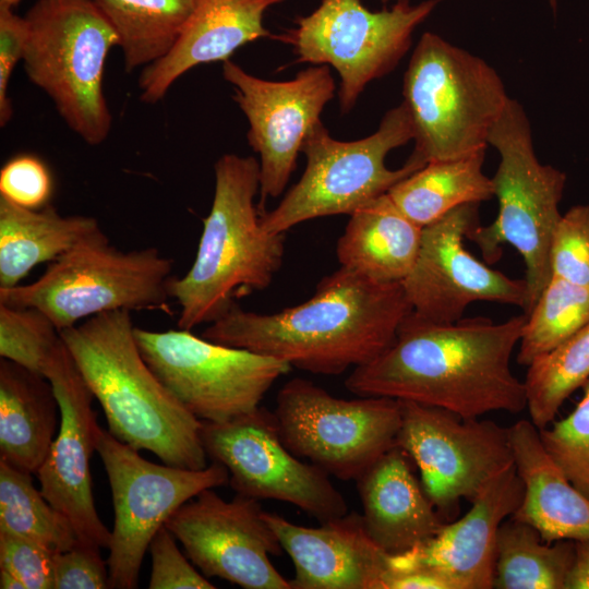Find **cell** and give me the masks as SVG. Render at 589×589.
I'll return each instance as SVG.
<instances>
[{
  "label": "cell",
  "mask_w": 589,
  "mask_h": 589,
  "mask_svg": "<svg viewBox=\"0 0 589 589\" xmlns=\"http://www.w3.org/2000/svg\"><path fill=\"white\" fill-rule=\"evenodd\" d=\"M399 401L396 443L419 469L422 486L444 521L457 515L461 500L473 502L514 462L508 428L440 407Z\"/></svg>",
  "instance_id": "obj_14"
},
{
  "label": "cell",
  "mask_w": 589,
  "mask_h": 589,
  "mask_svg": "<svg viewBox=\"0 0 589 589\" xmlns=\"http://www.w3.org/2000/svg\"><path fill=\"white\" fill-rule=\"evenodd\" d=\"M176 537L164 525L149 543L152 568L149 589H214L179 550Z\"/></svg>",
  "instance_id": "obj_39"
},
{
  "label": "cell",
  "mask_w": 589,
  "mask_h": 589,
  "mask_svg": "<svg viewBox=\"0 0 589 589\" xmlns=\"http://www.w3.org/2000/svg\"><path fill=\"white\" fill-rule=\"evenodd\" d=\"M284 0H195L193 10L170 51L143 68L140 99L161 100L173 83L191 69L225 62L242 46L261 38H276L264 26V14Z\"/></svg>",
  "instance_id": "obj_22"
},
{
  "label": "cell",
  "mask_w": 589,
  "mask_h": 589,
  "mask_svg": "<svg viewBox=\"0 0 589 589\" xmlns=\"http://www.w3.org/2000/svg\"><path fill=\"white\" fill-rule=\"evenodd\" d=\"M223 76L248 120L249 146L260 156L262 211L268 199L285 191L304 140L335 96V81L325 64H311L288 81H269L230 59L223 62Z\"/></svg>",
  "instance_id": "obj_16"
},
{
  "label": "cell",
  "mask_w": 589,
  "mask_h": 589,
  "mask_svg": "<svg viewBox=\"0 0 589 589\" xmlns=\"http://www.w3.org/2000/svg\"><path fill=\"white\" fill-rule=\"evenodd\" d=\"M51 383L38 373L0 360V460L36 473L60 425Z\"/></svg>",
  "instance_id": "obj_26"
},
{
  "label": "cell",
  "mask_w": 589,
  "mask_h": 589,
  "mask_svg": "<svg viewBox=\"0 0 589 589\" xmlns=\"http://www.w3.org/2000/svg\"><path fill=\"white\" fill-rule=\"evenodd\" d=\"M526 314L494 323L484 316L435 323L411 312L393 342L345 381L357 396H383L440 407L464 418L527 407L524 382L510 369Z\"/></svg>",
  "instance_id": "obj_1"
},
{
  "label": "cell",
  "mask_w": 589,
  "mask_h": 589,
  "mask_svg": "<svg viewBox=\"0 0 589 589\" xmlns=\"http://www.w3.org/2000/svg\"><path fill=\"white\" fill-rule=\"evenodd\" d=\"M422 229L385 193L349 215L336 245L338 262L376 283H402L416 263Z\"/></svg>",
  "instance_id": "obj_25"
},
{
  "label": "cell",
  "mask_w": 589,
  "mask_h": 589,
  "mask_svg": "<svg viewBox=\"0 0 589 589\" xmlns=\"http://www.w3.org/2000/svg\"><path fill=\"white\" fill-rule=\"evenodd\" d=\"M411 461L395 445L356 480L365 530L389 555L421 544L445 524L416 478Z\"/></svg>",
  "instance_id": "obj_23"
},
{
  "label": "cell",
  "mask_w": 589,
  "mask_h": 589,
  "mask_svg": "<svg viewBox=\"0 0 589 589\" xmlns=\"http://www.w3.org/2000/svg\"><path fill=\"white\" fill-rule=\"evenodd\" d=\"M263 517L294 565L292 589H382L389 554L371 539L361 514L347 513L320 527L273 513Z\"/></svg>",
  "instance_id": "obj_21"
},
{
  "label": "cell",
  "mask_w": 589,
  "mask_h": 589,
  "mask_svg": "<svg viewBox=\"0 0 589 589\" xmlns=\"http://www.w3.org/2000/svg\"><path fill=\"white\" fill-rule=\"evenodd\" d=\"M551 276L589 285V205L573 206L561 216L550 247Z\"/></svg>",
  "instance_id": "obj_36"
},
{
  "label": "cell",
  "mask_w": 589,
  "mask_h": 589,
  "mask_svg": "<svg viewBox=\"0 0 589 589\" xmlns=\"http://www.w3.org/2000/svg\"><path fill=\"white\" fill-rule=\"evenodd\" d=\"M21 0H0V7L4 8H14L20 3Z\"/></svg>",
  "instance_id": "obj_45"
},
{
  "label": "cell",
  "mask_w": 589,
  "mask_h": 589,
  "mask_svg": "<svg viewBox=\"0 0 589 589\" xmlns=\"http://www.w3.org/2000/svg\"><path fill=\"white\" fill-rule=\"evenodd\" d=\"M263 513L255 498L237 494L225 501L206 489L181 505L165 526L206 577L245 589H292L271 561L284 549Z\"/></svg>",
  "instance_id": "obj_17"
},
{
  "label": "cell",
  "mask_w": 589,
  "mask_h": 589,
  "mask_svg": "<svg viewBox=\"0 0 589 589\" xmlns=\"http://www.w3.org/2000/svg\"><path fill=\"white\" fill-rule=\"evenodd\" d=\"M413 139L409 113L401 103L389 109L371 135L339 141L318 122L303 142L306 166L279 204L262 213L265 231L285 235L290 228L320 217L351 215L424 165L408 158L389 169L387 154Z\"/></svg>",
  "instance_id": "obj_9"
},
{
  "label": "cell",
  "mask_w": 589,
  "mask_h": 589,
  "mask_svg": "<svg viewBox=\"0 0 589 589\" xmlns=\"http://www.w3.org/2000/svg\"><path fill=\"white\" fill-rule=\"evenodd\" d=\"M402 95L413 129L410 158L422 165L485 149L509 99L491 65L431 32L411 55Z\"/></svg>",
  "instance_id": "obj_5"
},
{
  "label": "cell",
  "mask_w": 589,
  "mask_h": 589,
  "mask_svg": "<svg viewBox=\"0 0 589 589\" xmlns=\"http://www.w3.org/2000/svg\"><path fill=\"white\" fill-rule=\"evenodd\" d=\"M575 409L539 430L542 446L569 483L589 498V380Z\"/></svg>",
  "instance_id": "obj_35"
},
{
  "label": "cell",
  "mask_w": 589,
  "mask_h": 589,
  "mask_svg": "<svg viewBox=\"0 0 589 589\" xmlns=\"http://www.w3.org/2000/svg\"><path fill=\"white\" fill-rule=\"evenodd\" d=\"M479 225V204L461 205L423 227L416 263L402 287L412 312L431 322L454 323L476 301L527 308V284L473 256L464 244Z\"/></svg>",
  "instance_id": "obj_18"
},
{
  "label": "cell",
  "mask_w": 589,
  "mask_h": 589,
  "mask_svg": "<svg viewBox=\"0 0 589 589\" xmlns=\"http://www.w3.org/2000/svg\"><path fill=\"white\" fill-rule=\"evenodd\" d=\"M441 0H396L369 10L361 0H321L310 14L276 39L292 47L297 62L325 64L339 74V107L349 112L366 85L395 69L409 50L414 29Z\"/></svg>",
  "instance_id": "obj_10"
},
{
  "label": "cell",
  "mask_w": 589,
  "mask_h": 589,
  "mask_svg": "<svg viewBox=\"0 0 589 589\" xmlns=\"http://www.w3.org/2000/svg\"><path fill=\"white\" fill-rule=\"evenodd\" d=\"M57 553L36 541L0 530V569L20 579L25 589H53Z\"/></svg>",
  "instance_id": "obj_38"
},
{
  "label": "cell",
  "mask_w": 589,
  "mask_h": 589,
  "mask_svg": "<svg viewBox=\"0 0 589 589\" xmlns=\"http://www.w3.org/2000/svg\"><path fill=\"white\" fill-rule=\"evenodd\" d=\"M575 554V541L545 542L533 526L505 519L496 536L493 588L565 589Z\"/></svg>",
  "instance_id": "obj_29"
},
{
  "label": "cell",
  "mask_w": 589,
  "mask_h": 589,
  "mask_svg": "<svg viewBox=\"0 0 589 589\" xmlns=\"http://www.w3.org/2000/svg\"><path fill=\"white\" fill-rule=\"evenodd\" d=\"M525 495L510 516L537 528L545 542L589 538V498L575 489L544 450L537 426L519 420L508 428Z\"/></svg>",
  "instance_id": "obj_24"
},
{
  "label": "cell",
  "mask_w": 589,
  "mask_h": 589,
  "mask_svg": "<svg viewBox=\"0 0 589 589\" xmlns=\"http://www.w3.org/2000/svg\"><path fill=\"white\" fill-rule=\"evenodd\" d=\"M411 312L401 283H376L340 266L306 301L267 314L233 305L202 337L338 375L381 354Z\"/></svg>",
  "instance_id": "obj_2"
},
{
  "label": "cell",
  "mask_w": 589,
  "mask_h": 589,
  "mask_svg": "<svg viewBox=\"0 0 589 589\" xmlns=\"http://www.w3.org/2000/svg\"><path fill=\"white\" fill-rule=\"evenodd\" d=\"M1 589H25L23 582L7 570L0 569Z\"/></svg>",
  "instance_id": "obj_44"
},
{
  "label": "cell",
  "mask_w": 589,
  "mask_h": 589,
  "mask_svg": "<svg viewBox=\"0 0 589 589\" xmlns=\"http://www.w3.org/2000/svg\"><path fill=\"white\" fill-rule=\"evenodd\" d=\"M524 381L530 421L551 423L566 398L589 380V323L553 349L534 358Z\"/></svg>",
  "instance_id": "obj_32"
},
{
  "label": "cell",
  "mask_w": 589,
  "mask_h": 589,
  "mask_svg": "<svg viewBox=\"0 0 589 589\" xmlns=\"http://www.w3.org/2000/svg\"><path fill=\"white\" fill-rule=\"evenodd\" d=\"M273 413L279 436L293 455L342 481H356L397 445L401 424L398 399L338 398L301 377L279 389Z\"/></svg>",
  "instance_id": "obj_11"
},
{
  "label": "cell",
  "mask_w": 589,
  "mask_h": 589,
  "mask_svg": "<svg viewBox=\"0 0 589 589\" xmlns=\"http://www.w3.org/2000/svg\"><path fill=\"white\" fill-rule=\"evenodd\" d=\"M60 330L41 311L0 303V356L43 374L60 341Z\"/></svg>",
  "instance_id": "obj_34"
},
{
  "label": "cell",
  "mask_w": 589,
  "mask_h": 589,
  "mask_svg": "<svg viewBox=\"0 0 589 589\" xmlns=\"http://www.w3.org/2000/svg\"><path fill=\"white\" fill-rule=\"evenodd\" d=\"M101 231L94 217L63 216L49 204L29 209L0 196V288L20 285L38 264Z\"/></svg>",
  "instance_id": "obj_27"
},
{
  "label": "cell",
  "mask_w": 589,
  "mask_h": 589,
  "mask_svg": "<svg viewBox=\"0 0 589 589\" xmlns=\"http://www.w3.org/2000/svg\"><path fill=\"white\" fill-rule=\"evenodd\" d=\"M201 438L208 459L227 469L237 494L292 504L320 522L348 513L329 474L285 446L265 408L225 422L202 421Z\"/></svg>",
  "instance_id": "obj_15"
},
{
  "label": "cell",
  "mask_w": 589,
  "mask_h": 589,
  "mask_svg": "<svg viewBox=\"0 0 589 589\" xmlns=\"http://www.w3.org/2000/svg\"><path fill=\"white\" fill-rule=\"evenodd\" d=\"M172 268L156 248L122 251L101 231L51 262L37 280L0 288V303L38 309L62 330L106 312L163 309Z\"/></svg>",
  "instance_id": "obj_8"
},
{
  "label": "cell",
  "mask_w": 589,
  "mask_h": 589,
  "mask_svg": "<svg viewBox=\"0 0 589 589\" xmlns=\"http://www.w3.org/2000/svg\"><path fill=\"white\" fill-rule=\"evenodd\" d=\"M141 354L163 385L201 421L225 422L254 411L291 365L221 345L189 329L134 327Z\"/></svg>",
  "instance_id": "obj_12"
},
{
  "label": "cell",
  "mask_w": 589,
  "mask_h": 589,
  "mask_svg": "<svg viewBox=\"0 0 589 589\" xmlns=\"http://www.w3.org/2000/svg\"><path fill=\"white\" fill-rule=\"evenodd\" d=\"M52 189L50 170L35 155H16L0 170V196L19 206L29 209L47 206Z\"/></svg>",
  "instance_id": "obj_37"
},
{
  "label": "cell",
  "mask_w": 589,
  "mask_h": 589,
  "mask_svg": "<svg viewBox=\"0 0 589 589\" xmlns=\"http://www.w3.org/2000/svg\"><path fill=\"white\" fill-rule=\"evenodd\" d=\"M524 495L525 485L513 462L485 485L466 515L445 522L434 537L411 550L389 555L388 568L429 569L450 589L493 588L497 530L517 512Z\"/></svg>",
  "instance_id": "obj_20"
},
{
  "label": "cell",
  "mask_w": 589,
  "mask_h": 589,
  "mask_svg": "<svg viewBox=\"0 0 589 589\" xmlns=\"http://www.w3.org/2000/svg\"><path fill=\"white\" fill-rule=\"evenodd\" d=\"M484 153L482 149L460 158L430 161L387 194L421 228L461 205L491 200L492 180L482 171Z\"/></svg>",
  "instance_id": "obj_28"
},
{
  "label": "cell",
  "mask_w": 589,
  "mask_h": 589,
  "mask_svg": "<svg viewBox=\"0 0 589 589\" xmlns=\"http://www.w3.org/2000/svg\"><path fill=\"white\" fill-rule=\"evenodd\" d=\"M384 4L388 3V2H393V1H396V0H381Z\"/></svg>",
  "instance_id": "obj_47"
},
{
  "label": "cell",
  "mask_w": 589,
  "mask_h": 589,
  "mask_svg": "<svg viewBox=\"0 0 589 589\" xmlns=\"http://www.w3.org/2000/svg\"><path fill=\"white\" fill-rule=\"evenodd\" d=\"M134 327L130 311L120 310L86 318L60 335L117 440L169 466L206 468L202 421L147 365Z\"/></svg>",
  "instance_id": "obj_3"
},
{
  "label": "cell",
  "mask_w": 589,
  "mask_h": 589,
  "mask_svg": "<svg viewBox=\"0 0 589 589\" xmlns=\"http://www.w3.org/2000/svg\"><path fill=\"white\" fill-rule=\"evenodd\" d=\"M106 588H109V572L100 548L79 542L72 549L56 554L53 589Z\"/></svg>",
  "instance_id": "obj_40"
},
{
  "label": "cell",
  "mask_w": 589,
  "mask_h": 589,
  "mask_svg": "<svg viewBox=\"0 0 589 589\" xmlns=\"http://www.w3.org/2000/svg\"><path fill=\"white\" fill-rule=\"evenodd\" d=\"M115 28L125 72L165 57L176 44L195 0H94Z\"/></svg>",
  "instance_id": "obj_30"
},
{
  "label": "cell",
  "mask_w": 589,
  "mask_h": 589,
  "mask_svg": "<svg viewBox=\"0 0 589 589\" xmlns=\"http://www.w3.org/2000/svg\"><path fill=\"white\" fill-rule=\"evenodd\" d=\"M24 17L28 80L76 135L101 144L112 125L103 83L108 53L119 47L115 28L94 0H37Z\"/></svg>",
  "instance_id": "obj_6"
},
{
  "label": "cell",
  "mask_w": 589,
  "mask_h": 589,
  "mask_svg": "<svg viewBox=\"0 0 589 589\" xmlns=\"http://www.w3.org/2000/svg\"><path fill=\"white\" fill-rule=\"evenodd\" d=\"M32 473L0 460V530L63 552L80 541L70 520L34 485Z\"/></svg>",
  "instance_id": "obj_31"
},
{
  "label": "cell",
  "mask_w": 589,
  "mask_h": 589,
  "mask_svg": "<svg viewBox=\"0 0 589 589\" xmlns=\"http://www.w3.org/2000/svg\"><path fill=\"white\" fill-rule=\"evenodd\" d=\"M28 38L25 17L12 8L0 7V125L5 127L13 116L8 95L9 83L14 68L23 60Z\"/></svg>",
  "instance_id": "obj_41"
},
{
  "label": "cell",
  "mask_w": 589,
  "mask_h": 589,
  "mask_svg": "<svg viewBox=\"0 0 589 589\" xmlns=\"http://www.w3.org/2000/svg\"><path fill=\"white\" fill-rule=\"evenodd\" d=\"M589 323V285L551 276L526 314L517 362L528 366L538 356L565 341Z\"/></svg>",
  "instance_id": "obj_33"
},
{
  "label": "cell",
  "mask_w": 589,
  "mask_h": 589,
  "mask_svg": "<svg viewBox=\"0 0 589 589\" xmlns=\"http://www.w3.org/2000/svg\"><path fill=\"white\" fill-rule=\"evenodd\" d=\"M382 589H450L437 574L424 568L387 569Z\"/></svg>",
  "instance_id": "obj_42"
},
{
  "label": "cell",
  "mask_w": 589,
  "mask_h": 589,
  "mask_svg": "<svg viewBox=\"0 0 589 589\" xmlns=\"http://www.w3.org/2000/svg\"><path fill=\"white\" fill-rule=\"evenodd\" d=\"M565 589H589V538L575 541V554Z\"/></svg>",
  "instance_id": "obj_43"
},
{
  "label": "cell",
  "mask_w": 589,
  "mask_h": 589,
  "mask_svg": "<svg viewBox=\"0 0 589 589\" xmlns=\"http://www.w3.org/2000/svg\"><path fill=\"white\" fill-rule=\"evenodd\" d=\"M214 171L213 203L195 259L170 285L182 329L213 323L235 305V298L267 288L284 260L285 235L264 230L255 204L261 181L257 159L224 154Z\"/></svg>",
  "instance_id": "obj_4"
},
{
  "label": "cell",
  "mask_w": 589,
  "mask_h": 589,
  "mask_svg": "<svg viewBox=\"0 0 589 589\" xmlns=\"http://www.w3.org/2000/svg\"><path fill=\"white\" fill-rule=\"evenodd\" d=\"M488 145L501 156L491 178L498 213L490 225L479 224L470 230L467 239L476 243L488 264L498 261L504 244L520 254L526 266L527 314L551 278L550 247L562 216L558 205L566 176L538 160L530 123L515 99H508Z\"/></svg>",
  "instance_id": "obj_7"
},
{
  "label": "cell",
  "mask_w": 589,
  "mask_h": 589,
  "mask_svg": "<svg viewBox=\"0 0 589 589\" xmlns=\"http://www.w3.org/2000/svg\"><path fill=\"white\" fill-rule=\"evenodd\" d=\"M556 2H557V0H550V3H551V5H552L553 9H555Z\"/></svg>",
  "instance_id": "obj_46"
},
{
  "label": "cell",
  "mask_w": 589,
  "mask_h": 589,
  "mask_svg": "<svg viewBox=\"0 0 589 589\" xmlns=\"http://www.w3.org/2000/svg\"><path fill=\"white\" fill-rule=\"evenodd\" d=\"M96 453L108 477L115 512L107 560L109 588L134 589L156 532L202 491L228 483L229 474L216 461L199 470L152 462L101 428Z\"/></svg>",
  "instance_id": "obj_13"
},
{
  "label": "cell",
  "mask_w": 589,
  "mask_h": 589,
  "mask_svg": "<svg viewBox=\"0 0 589 589\" xmlns=\"http://www.w3.org/2000/svg\"><path fill=\"white\" fill-rule=\"evenodd\" d=\"M43 374L52 385L61 418L48 455L35 473L39 490L70 520L81 543L108 548L111 531L96 510L89 468L100 428L92 407L95 397L62 338Z\"/></svg>",
  "instance_id": "obj_19"
}]
</instances>
